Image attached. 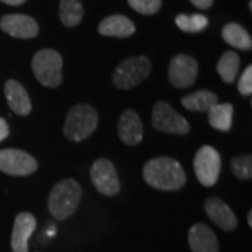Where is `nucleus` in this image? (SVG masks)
Wrapping results in <instances>:
<instances>
[{
	"instance_id": "nucleus-23",
	"label": "nucleus",
	"mask_w": 252,
	"mask_h": 252,
	"mask_svg": "<svg viewBox=\"0 0 252 252\" xmlns=\"http://www.w3.org/2000/svg\"><path fill=\"white\" fill-rule=\"evenodd\" d=\"M175 24L184 32H200L209 26V20L203 14H180Z\"/></svg>"
},
{
	"instance_id": "nucleus-5",
	"label": "nucleus",
	"mask_w": 252,
	"mask_h": 252,
	"mask_svg": "<svg viewBox=\"0 0 252 252\" xmlns=\"http://www.w3.org/2000/svg\"><path fill=\"white\" fill-rule=\"evenodd\" d=\"M152 62L146 56H133L121 63L112 74L114 86L121 90H129L149 77Z\"/></svg>"
},
{
	"instance_id": "nucleus-18",
	"label": "nucleus",
	"mask_w": 252,
	"mask_h": 252,
	"mask_svg": "<svg viewBox=\"0 0 252 252\" xmlns=\"http://www.w3.org/2000/svg\"><path fill=\"white\" fill-rule=\"evenodd\" d=\"M209 114V124L213 129L220 132H228L233 126V115L234 108L230 102L220 104L217 102L212 108L207 111Z\"/></svg>"
},
{
	"instance_id": "nucleus-16",
	"label": "nucleus",
	"mask_w": 252,
	"mask_h": 252,
	"mask_svg": "<svg viewBox=\"0 0 252 252\" xmlns=\"http://www.w3.org/2000/svg\"><path fill=\"white\" fill-rule=\"evenodd\" d=\"M4 95L10 109L20 117H27L32 109L27 90L16 80H7L4 84Z\"/></svg>"
},
{
	"instance_id": "nucleus-27",
	"label": "nucleus",
	"mask_w": 252,
	"mask_h": 252,
	"mask_svg": "<svg viewBox=\"0 0 252 252\" xmlns=\"http://www.w3.org/2000/svg\"><path fill=\"white\" fill-rule=\"evenodd\" d=\"M195 7H198V9L202 10H206L209 7H212V4H213V1L215 0H189Z\"/></svg>"
},
{
	"instance_id": "nucleus-30",
	"label": "nucleus",
	"mask_w": 252,
	"mask_h": 252,
	"mask_svg": "<svg viewBox=\"0 0 252 252\" xmlns=\"http://www.w3.org/2000/svg\"><path fill=\"white\" fill-rule=\"evenodd\" d=\"M248 225H250V227H252V212L251 210L248 212Z\"/></svg>"
},
{
	"instance_id": "nucleus-13",
	"label": "nucleus",
	"mask_w": 252,
	"mask_h": 252,
	"mask_svg": "<svg viewBox=\"0 0 252 252\" xmlns=\"http://www.w3.org/2000/svg\"><path fill=\"white\" fill-rule=\"evenodd\" d=\"M205 210L207 217L224 231H233L238 224L234 212L220 198L213 196L207 199L205 202Z\"/></svg>"
},
{
	"instance_id": "nucleus-2",
	"label": "nucleus",
	"mask_w": 252,
	"mask_h": 252,
	"mask_svg": "<svg viewBox=\"0 0 252 252\" xmlns=\"http://www.w3.org/2000/svg\"><path fill=\"white\" fill-rule=\"evenodd\" d=\"M81 198V187L73 178L58 182L51 190L48 207L56 220H66L76 212Z\"/></svg>"
},
{
	"instance_id": "nucleus-14",
	"label": "nucleus",
	"mask_w": 252,
	"mask_h": 252,
	"mask_svg": "<svg viewBox=\"0 0 252 252\" xmlns=\"http://www.w3.org/2000/svg\"><path fill=\"white\" fill-rule=\"evenodd\" d=\"M118 136L127 146H136L143 140V124L135 111H124L118 122Z\"/></svg>"
},
{
	"instance_id": "nucleus-11",
	"label": "nucleus",
	"mask_w": 252,
	"mask_h": 252,
	"mask_svg": "<svg viewBox=\"0 0 252 252\" xmlns=\"http://www.w3.org/2000/svg\"><path fill=\"white\" fill-rule=\"evenodd\" d=\"M0 28L10 36L20 39L35 38L39 32L36 21L26 14H6L0 20Z\"/></svg>"
},
{
	"instance_id": "nucleus-15",
	"label": "nucleus",
	"mask_w": 252,
	"mask_h": 252,
	"mask_svg": "<svg viewBox=\"0 0 252 252\" xmlns=\"http://www.w3.org/2000/svg\"><path fill=\"white\" fill-rule=\"evenodd\" d=\"M188 243L192 252H219L216 234L203 223H196L189 228Z\"/></svg>"
},
{
	"instance_id": "nucleus-8",
	"label": "nucleus",
	"mask_w": 252,
	"mask_h": 252,
	"mask_svg": "<svg viewBox=\"0 0 252 252\" xmlns=\"http://www.w3.org/2000/svg\"><path fill=\"white\" fill-rule=\"evenodd\" d=\"M38 168L36 160L27 152L18 149L0 150V171L13 177H26L34 174Z\"/></svg>"
},
{
	"instance_id": "nucleus-29",
	"label": "nucleus",
	"mask_w": 252,
	"mask_h": 252,
	"mask_svg": "<svg viewBox=\"0 0 252 252\" xmlns=\"http://www.w3.org/2000/svg\"><path fill=\"white\" fill-rule=\"evenodd\" d=\"M0 1L4 4H9V6H20V4L26 3V0H0Z\"/></svg>"
},
{
	"instance_id": "nucleus-10",
	"label": "nucleus",
	"mask_w": 252,
	"mask_h": 252,
	"mask_svg": "<svg viewBox=\"0 0 252 252\" xmlns=\"http://www.w3.org/2000/svg\"><path fill=\"white\" fill-rule=\"evenodd\" d=\"M198 62L189 55H175L168 66V80L175 89H188L198 77Z\"/></svg>"
},
{
	"instance_id": "nucleus-1",
	"label": "nucleus",
	"mask_w": 252,
	"mask_h": 252,
	"mask_svg": "<svg viewBox=\"0 0 252 252\" xmlns=\"http://www.w3.org/2000/svg\"><path fill=\"white\" fill-rule=\"evenodd\" d=\"M144 181L158 190H178L187 182L182 165L171 157H157L143 167Z\"/></svg>"
},
{
	"instance_id": "nucleus-12",
	"label": "nucleus",
	"mask_w": 252,
	"mask_h": 252,
	"mask_svg": "<svg viewBox=\"0 0 252 252\" xmlns=\"http://www.w3.org/2000/svg\"><path fill=\"white\" fill-rule=\"evenodd\" d=\"M36 227L35 217L31 213L23 212L18 213L14 220L13 233H11V251L13 252H28V240L34 233Z\"/></svg>"
},
{
	"instance_id": "nucleus-3",
	"label": "nucleus",
	"mask_w": 252,
	"mask_h": 252,
	"mask_svg": "<svg viewBox=\"0 0 252 252\" xmlns=\"http://www.w3.org/2000/svg\"><path fill=\"white\" fill-rule=\"evenodd\" d=\"M97 111L87 104H79L67 112L63 126V133L72 142H81L97 129Z\"/></svg>"
},
{
	"instance_id": "nucleus-6",
	"label": "nucleus",
	"mask_w": 252,
	"mask_h": 252,
	"mask_svg": "<svg viewBox=\"0 0 252 252\" xmlns=\"http://www.w3.org/2000/svg\"><path fill=\"white\" fill-rule=\"evenodd\" d=\"M193 170L203 187H213L221 171V158L212 146H202L193 160Z\"/></svg>"
},
{
	"instance_id": "nucleus-17",
	"label": "nucleus",
	"mask_w": 252,
	"mask_h": 252,
	"mask_svg": "<svg viewBox=\"0 0 252 252\" xmlns=\"http://www.w3.org/2000/svg\"><path fill=\"white\" fill-rule=\"evenodd\" d=\"M135 24L130 18L114 14L105 17L98 26V32L105 36H117V38H127L135 34Z\"/></svg>"
},
{
	"instance_id": "nucleus-28",
	"label": "nucleus",
	"mask_w": 252,
	"mask_h": 252,
	"mask_svg": "<svg viewBox=\"0 0 252 252\" xmlns=\"http://www.w3.org/2000/svg\"><path fill=\"white\" fill-rule=\"evenodd\" d=\"M10 133V129L9 125H7V122L3 119V118H0V142L1 140H4Z\"/></svg>"
},
{
	"instance_id": "nucleus-24",
	"label": "nucleus",
	"mask_w": 252,
	"mask_h": 252,
	"mask_svg": "<svg viewBox=\"0 0 252 252\" xmlns=\"http://www.w3.org/2000/svg\"><path fill=\"white\" fill-rule=\"evenodd\" d=\"M231 171L238 180H251L252 177V157L250 154L247 156H238L234 157L230 162Z\"/></svg>"
},
{
	"instance_id": "nucleus-20",
	"label": "nucleus",
	"mask_w": 252,
	"mask_h": 252,
	"mask_svg": "<svg viewBox=\"0 0 252 252\" xmlns=\"http://www.w3.org/2000/svg\"><path fill=\"white\" fill-rule=\"evenodd\" d=\"M182 105L189 111H195V112H206L212 108L213 105H216L219 102V98L215 93L207 90L195 91L189 95H185L181 99Z\"/></svg>"
},
{
	"instance_id": "nucleus-4",
	"label": "nucleus",
	"mask_w": 252,
	"mask_h": 252,
	"mask_svg": "<svg viewBox=\"0 0 252 252\" xmlns=\"http://www.w3.org/2000/svg\"><path fill=\"white\" fill-rule=\"evenodd\" d=\"M36 80L49 89H56L63 80L62 56L54 49L38 51L31 63Z\"/></svg>"
},
{
	"instance_id": "nucleus-19",
	"label": "nucleus",
	"mask_w": 252,
	"mask_h": 252,
	"mask_svg": "<svg viewBox=\"0 0 252 252\" xmlns=\"http://www.w3.org/2000/svg\"><path fill=\"white\" fill-rule=\"evenodd\" d=\"M221 36L228 45L234 46L237 49L250 51L252 48L251 35L247 32V30L237 24V23H228L221 30Z\"/></svg>"
},
{
	"instance_id": "nucleus-26",
	"label": "nucleus",
	"mask_w": 252,
	"mask_h": 252,
	"mask_svg": "<svg viewBox=\"0 0 252 252\" xmlns=\"http://www.w3.org/2000/svg\"><path fill=\"white\" fill-rule=\"evenodd\" d=\"M238 91L243 95H251L252 93V66H248L238 80Z\"/></svg>"
},
{
	"instance_id": "nucleus-25",
	"label": "nucleus",
	"mask_w": 252,
	"mask_h": 252,
	"mask_svg": "<svg viewBox=\"0 0 252 252\" xmlns=\"http://www.w3.org/2000/svg\"><path fill=\"white\" fill-rule=\"evenodd\" d=\"M127 3L135 11L144 16L156 14L161 7V0H127Z\"/></svg>"
},
{
	"instance_id": "nucleus-9",
	"label": "nucleus",
	"mask_w": 252,
	"mask_h": 252,
	"mask_svg": "<svg viewBox=\"0 0 252 252\" xmlns=\"http://www.w3.org/2000/svg\"><path fill=\"white\" fill-rule=\"evenodd\" d=\"M94 188L105 196H114L121 190V182L117 168L108 158H98L94 161L90 171Z\"/></svg>"
},
{
	"instance_id": "nucleus-21",
	"label": "nucleus",
	"mask_w": 252,
	"mask_h": 252,
	"mask_svg": "<svg viewBox=\"0 0 252 252\" xmlns=\"http://www.w3.org/2000/svg\"><path fill=\"white\" fill-rule=\"evenodd\" d=\"M83 4L80 0H61L59 3V16L63 26L76 27L83 20Z\"/></svg>"
},
{
	"instance_id": "nucleus-22",
	"label": "nucleus",
	"mask_w": 252,
	"mask_h": 252,
	"mask_svg": "<svg viewBox=\"0 0 252 252\" xmlns=\"http://www.w3.org/2000/svg\"><path fill=\"white\" fill-rule=\"evenodd\" d=\"M238 69H240V56L233 51L224 52L217 62V72L224 83H233L237 77Z\"/></svg>"
},
{
	"instance_id": "nucleus-7",
	"label": "nucleus",
	"mask_w": 252,
	"mask_h": 252,
	"mask_svg": "<svg viewBox=\"0 0 252 252\" xmlns=\"http://www.w3.org/2000/svg\"><path fill=\"white\" fill-rule=\"evenodd\" d=\"M152 124L158 132L172 135H187L190 129L188 121L164 101L154 105Z\"/></svg>"
}]
</instances>
